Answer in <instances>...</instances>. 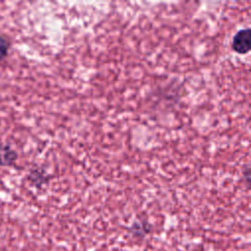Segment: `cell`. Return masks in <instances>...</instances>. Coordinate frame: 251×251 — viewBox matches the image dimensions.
Here are the masks:
<instances>
[{"label": "cell", "instance_id": "obj_1", "mask_svg": "<svg viewBox=\"0 0 251 251\" xmlns=\"http://www.w3.org/2000/svg\"><path fill=\"white\" fill-rule=\"evenodd\" d=\"M250 29L249 28H243L239 29L232 38L231 47L233 51H235L238 54L244 55L247 54L250 50Z\"/></svg>", "mask_w": 251, "mask_h": 251}, {"label": "cell", "instance_id": "obj_3", "mask_svg": "<svg viewBox=\"0 0 251 251\" xmlns=\"http://www.w3.org/2000/svg\"><path fill=\"white\" fill-rule=\"evenodd\" d=\"M29 181L37 186H40L41 184H43L44 182H46L47 177L45 176V172L41 171V170H33L30 172L29 176H28Z\"/></svg>", "mask_w": 251, "mask_h": 251}, {"label": "cell", "instance_id": "obj_4", "mask_svg": "<svg viewBox=\"0 0 251 251\" xmlns=\"http://www.w3.org/2000/svg\"><path fill=\"white\" fill-rule=\"evenodd\" d=\"M9 49H10V42L6 37L0 35V61L4 60L7 57L9 53Z\"/></svg>", "mask_w": 251, "mask_h": 251}, {"label": "cell", "instance_id": "obj_2", "mask_svg": "<svg viewBox=\"0 0 251 251\" xmlns=\"http://www.w3.org/2000/svg\"><path fill=\"white\" fill-rule=\"evenodd\" d=\"M18 159L17 152L9 145L0 146V165L12 166Z\"/></svg>", "mask_w": 251, "mask_h": 251}]
</instances>
